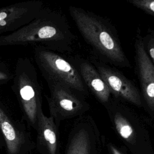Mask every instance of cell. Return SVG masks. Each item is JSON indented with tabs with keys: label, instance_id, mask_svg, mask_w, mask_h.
<instances>
[{
	"label": "cell",
	"instance_id": "obj_3",
	"mask_svg": "<svg viewBox=\"0 0 154 154\" xmlns=\"http://www.w3.org/2000/svg\"><path fill=\"white\" fill-rule=\"evenodd\" d=\"M105 107L117 135L132 154H154L147 122L138 113L114 97Z\"/></svg>",
	"mask_w": 154,
	"mask_h": 154
},
{
	"label": "cell",
	"instance_id": "obj_11",
	"mask_svg": "<svg viewBox=\"0 0 154 154\" xmlns=\"http://www.w3.org/2000/svg\"><path fill=\"white\" fill-rule=\"evenodd\" d=\"M82 81L86 87L104 106L107 104L112 96L111 92L102 79L96 67L91 61L81 58H73Z\"/></svg>",
	"mask_w": 154,
	"mask_h": 154
},
{
	"label": "cell",
	"instance_id": "obj_9",
	"mask_svg": "<svg viewBox=\"0 0 154 154\" xmlns=\"http://www.w3.org/2000/svg\"><path fill=\"white\" fill-rule=\"evenodd\" d=\"M135 71L139 80L141 94L147 111L154 117V66L143 42V35L137 29L134 42Z\"/></svg>",
	"mask_w": 154,
	"mask_h": 154
},
{
	"label": "cell",
	"instance_id": "obj_13",
	"mask_svg": "<svg viewBox=\"0 0 154 154\" xmlns=\"http://www.w3.org/2000/svg\"><path fill=\"white\" fill-rule=\"evenodd\" d=\"M0 129L8 154H22L26 144L25 132L7 114L0 104Z\"/></svg>",
	"mask_w": 154,
	"mask_h": 154
},
{
	"label": "cell",
	"instance_id": "obj_14",
	"mask_svg": "<svg viewBox=\"0 0 154 154\" xmlns=\"http://www.w3.org/2000/svg\"><path fill=\"white\" fill-rule=\"evenodd\" d=\"M136 8L154 16V0H126Z\"/></svg>",
	"mask_w": 154,
	"mask_h": 154
},
{
	"label": "cell",
	"instance_id": "obj_18",
	"mask_svg": "<svg viewBox=\"0 0 154 154\" xmlns=\"http://www.w3.org/2000/svg\"><path fill=\"white\" fill-rule=\"evenodd\" d=\"M147 32L150 34L152 35H153L154 37V28H149L147 30Z\"/></svg>",
	"mask_w": 154,
	"mask_h": 154
},
{
	"label": "cell",
	"instance_id": "obj_16",
	"mask_svg": "<svg viewBox=\"0 0 154 154\" xmlns=\"http://www.w3.org/2000/svg\"><path fill=\"white\" fill-rule=\"evenodd\" d=\"M12 73L9 66L6 63L0 59V85L5 84L13 78Z\"/></svg>",
	"mask_w": 154,
	"mask_h": 154
},
{
	"label": "cell",
	"instance_id": "obj_10",
	"mask_svg": "<svg viewBox=\"0 0 154 154\" xmlns=\"http://www.w3.org/2000/svg\"><path fill=\"white\" fill-rule=\"evenodd\" d=\"M44 7L42 1L29 0L0 8V34L22 28L33 20Z\"/></svg>",
	"mask_w": 154,
	"mask_h": 154
},
{
	"label": "cell",
	"instance_id": "obj_6",
	"mask_svg": "<svg viewBox=\"0 0 154 154\" xmlns=\"http://www.w3.org/2000/svg\"><path fill=\"white\" fill-rule=\"evenodd\" d=\"M50 95L46 100L51 116L59 127L61 122L82 116L90 109L83 93L61 82L47 81Z\"/></svg>",
	"mask_w": 154,
	"mask_h": 154
},
{
	"label": "cell",
	"instance_id": "obj_17",
	"mask_svg": "<svg viewBox=\"0 0 154 154\" xmlns=\"http://www.w3.org/2000/svg\"><path fill=\"white\" fill-rule=\"evenodd\" d=\"M106 146L108 152V154H125L121 149L116 147L115 145H114V144L111 143H108Z\"/></svg>",
	"mask_w": 154,
	"mask_h": 154
},
{
	"label": "cell",
	"instance_id": "obj_15",
	"mask_svg": "<svg viewBox=\"0 0 154 154\" xmlns=\"http://www.w3.org/2000/svg\"><path fill=\"white\" fill-rule=\"evenodd\" d=\"M143 42L145 50L154 66V37L147 32L143 35Z\"/></svg>",
	"mask_w": 154,
	"mask_h": 154
},
{
	"label": "cell",
	"instance_id": "obj_5",
	"mask_svg": "<svg viewBox=\"0 0 154 154\" xmlns=\"http://www.w3.org/2000/svg\"><path fill=\"white\" fill-rule=\"evenodd\" d=\"M33 57L45 81H53L65 84L88 96L79 70L70 55L49 50L41 45H34Z\"/></svg>",
	"mask_w": 154,
	"mask_h": 154
},
{
	"label": "cell",
	"instance_id": "obj_2",
	"mask_svg": "<svg viewBox=\"0 0 154 154\" xmlns=\"http://www.w3.org/2000/svg\"><path fill=\"white\" fill-rule=\"evenodd\" d=\"M69 14L96 58L111 66L131 68L118 32L106 18L81 7L70 5Z\"/></svg>",
	"mask_w": 154,
	"mask_h": 154
},
{
	"label": "cell",
	"instance_id": "obj_1",
	"mask_svg": "<svg viewBox=\"0 0 154 154\" xmlns=\"http://www.w3.org/2000/svg\"><path fill=\"white\" fill-rule=\"evenodd\" d=\"M77 42L66 16L61 12L44 7L31 22L19 29L0 35V47L41 45L66 55L74 51Z\"/></svg>",
	"mask_w": 154,
	"mask_h": 154
},
{
	"label": "cell",
	"instance_id": "obj_4",
	"mask_svg": "<svg viewBox=\"0 0 154 154\" xmlns=\"http://www.w3.org/2000/svg\"><path fill=\"white\" fill-rule=\"evenodd\" d=\"M16 94L28 123L35 128L38 113L42 110V87L32 62L27 57L17 59L12 78Z\"/></svg>",
	"mask_w": 154,
	"mask_h": 154
},
{
	"label": "cell",
	"instance_id": "obj_12",
	"mask_svg": "<svg viewBox=\"0 0 154 154\" xmlns=\"http://www.w3.org/2000/svg\"><path fill=\"white\" fill-rule=\"evenodd\" d=\"M35 130L38 149L42 154H60L58 126L51 116L45 115L43 109L38 113Z\"/></svg>",
	"mask_w": 154,
	"mask_h": 154
},
{
	"label": "cell",
	"instance_id": "obj_7",
	"mask_svg": "<svg viewBox=\"0 0 154 154\" xmlns=\"http://www.w3.org/2000/svg\"><path fill=\"white\" fill-rule=\"evenodd\" d=\"M103 140L91 117L80 116L69 135L65 154H101Z\"/></svg>",
	"mask_w": 154,
	"mask_h": 154
},
{
	"label": "cell",
	"instance_id": "obj_8",
	"mask_svg": "<svg viewBox=\"0 0 154 154\" xmlns=\"http://www.w3.org/2000/svg\"><path fill=\"white\" fill-rule=\"evenodd\" d=\"M91 61L109 87L112 97L137 107L143 106L141 93L132 81L116 68L96 58Z\"/></svg>",
	"mask_w": 154,
	"mask_h": 154
}]
</instances>
